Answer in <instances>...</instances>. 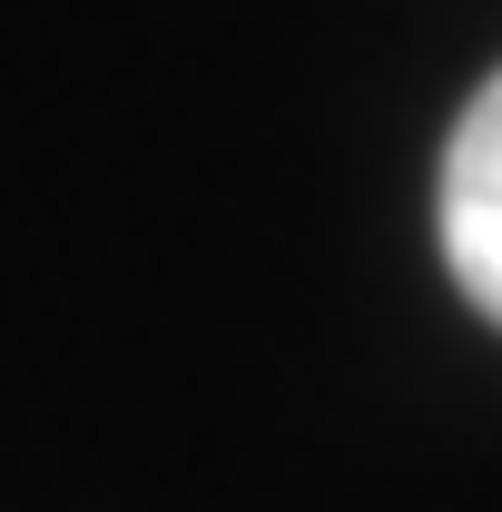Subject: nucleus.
<instances>
[{"label": "nucleus", "mask_w": 502, "mask_h": 512, "mask_svg": "<svg viewBox=\"0 0 502 512\" xmlns=\"http://www.w3.org/2000/svg\"><path fill=\"white\" fill-rule=\"evenodd\" d=\"M434 217H443V266H453V286L502 325V69L473 89V109L453 119Z\"/></svg>", "instance_id": "obj_1"}]
</instances>
